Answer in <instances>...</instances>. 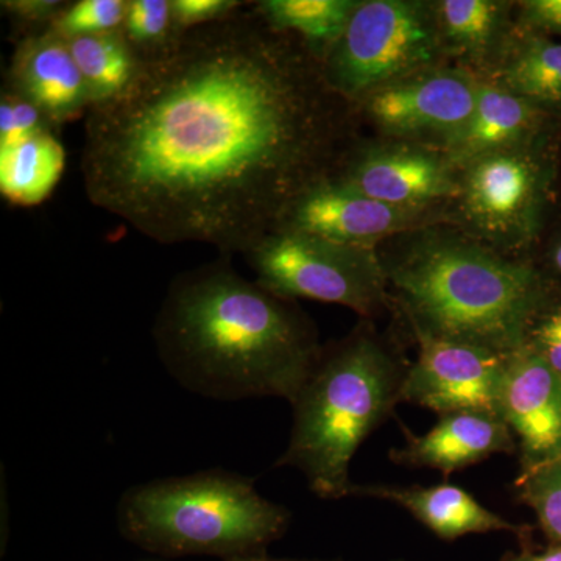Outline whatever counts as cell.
<instances>
[{
	"label": "cell",
	"mask_w": 561,
	"mask_h": 561,
	"mask_svg": "<svg viewBox=\"0 0 561 561\" xmlns=\"http://www.w3.org/2000/svg\"><path fill=\"white\" fill-rule=\"evenodd\" d=\"M553 262H556L557 268L561 272V243L557 247L556 253H553Z\"/></svg>",
	"instance_id": "obj_33"
},
{
	"label": "cell",
	"mask_w": 561,
	"mask_h": 561,
	"mask_svg": "<svg viewBox=\"0 0 561 561\" xmlns=\"http://www.w3.org/2000/svg\"><path fill=\"white\" fill-rule=\"evenodd\" d=\"M538 119L535 103L494 87H479L476 106L461 130L448 138L449 158L467 162L513 149Z\"/></svg>",
	"instance_id": "obj_17"
},
{
	"label": "cell",
	"mask_w": 561,
	"mask_h": 561,
	"mask_svg": "<svg viewBox=\"0 0 561 561\" xmlns=\"http://www.w3.org/2000/svg\"><path fill=\"white\" fill-rule=\"evenodd\" d=\"M501 419L519 440L522 472L561 456V375L527 346L508 356Z\"/></svg>",
	"instance_id": "obj_11"
},
{
	"label": "cell",
	"mask_w": 561,
	"mask_h": 561,
	"mask_svg": "<svg viewBox=\"0 0 561 561\" xmlns=\"http://www.w3.org/2000/svg\"><path fill=\"white\" fill-rule=\"evenodd\" d=\"M359 3L354 0H264L254 5L276 31L295 33L311 49L328 55L341 41Z\"/></svg>",
	"instance_id": "obj_20"
},
{
	"label": "cell",
	"mask_w": 561,
	"mask_h": 561,
	"mask_svg": "<svg viewBox=\"0 0 561 561\" xmlns=\"http://www.w3.org/2000/svg\"><path fill=\"white\" fill-rule=\"evenodd\" d=\"M500 11V5L489 0H446L440 5L443 31L456 46L481 51L496 32Z\"/></svg>",
	"instance_id": "obj_23"
},
{
	"label": "cell",
	"mask_w": 561,
	"mask_h": 561,
	"mask_svg": "<svg viewBox=\"0 0 561 561\" xmlns=\"http://www.w3.org/2000/svg\"><path fill=\"white\" fill-rule=\"evenodd\" d=\"M124 33L140 61L160 55L176 36L172 5L168 0H128Z\"/></svg>",
	"instance_id": "obj_22"
},
{
	"label": "cell",
	"mask_w": 561,
	"mask_h": 561,
	"mask_svg": "<svg viewBox=\"0 0 561 561\" xmlns=\"http://www.w3.org/2000/svg\"><path fill=\"white\" fill-rule=\"evenodd\" d=\"M65 7L66 2H60V0H3L2 2V9L14 21L31 28V35L46 32L51 21Z\"/></svg>",
	"instance_id": "obj_29"
},
{
	"label": "cell",
	"mask_w": 561,
	"mask_h": 561,
	"mask_svg": "<svg viewBox=\"0 0 561 561\" xmlns=\"http://www.w3.org/2000/svg\"><path fill=\"white\" fill-rule=\"evenodd\" d=\"M419 219L420 209L387 205L327 176L294 202L279 230L306 232L345 245L373 247Z\"/></svg>",
	"instance_id": "obj_10"
},
{
	"label": "cell",
	"mask_w": 561,
	"mask_h": 561,
	"mask_svg": "<svg viewBox=\"0 0 561 561\" xmlns=\"http://www.w3.org/2000/svg\"><path fill=\"white\" fill-rule=\"evenodd\" d=\"M165 371L216 401H294L319 359L316 331L294 300L242 278L230 256L172 280L153 324Z\"/></svg>",
	"instance_id": "obj_2"
},
{
	"label": "cell",
	"mask_w": 561,
	"mask_h": 561,
	"mask_svg": "<svg viewBox=\"0 0 561 561\" xmlns=\"http://www.w3.org/2000/svg\"><path fill=\"white\" fill-rule=\"evenodd\" d=\"M351 496L375 497L393 502L411 513L416 522L434 531L442 540H457L471 534L507 531L523 535L524 527L507 522L504 516L489 511L460 486H391L356 485Z\"/></svg>",
	"instance_id": "obj_16"
},
{
	"label": "cell",
	"mask_w": 561,
	"mask_h": 561,
	"mask_svg": "<svg viewBox=\"0 0 561 561\" xmlns=\"http://www.w3.org/2000/svg\"><path fill=\"white\" fill-rule=\"evenodd\" d=\"M515 435L501 416L489 413H448L427 434L405 431V445L390 453L398 465L431 468L451 474L494 456L512 454Z\"/></svg>",
	"instance_id": "obj_14"
},
{
	"label": "cell",
	"mask_w": 561,
	"mask_h": 561,
	"mask_svg": "<svg viewBox=\"0 0 561 561\" xmlns=\"http://www.w3.org/2000/svg\"><path fill=\"white\" fill-rule=\"evenodd\" d=\"M68 43L87 84L91 106L119 98L138 77L142 61L121 31L77 36Z\"/></svg>",
	"instance_id": "obj_19"
},
{
	"label": "cell",
	"mask_w": 561,
	"mask_h": 561,
	"mask_svg": "<svg viewBox=\"0 0 561 561\" xmlns=\"http://www.w3.org/2000/svg\"><path fill=\"white\" fill-rule=\"evenodd\" d=\"M435 50L437 32L420 3L368 0L324 57V79L343 98L370 95L434 60Z\"/></svg>",
	"instance_id": "obj_7"
},
{
	"label": "cell",
	"mask_w": 561,
	"mask_h": 561,
	"mask_svg": "<svg viewBox=\"0 0 561 561\" xmlns=\"http://www.w3.org/2000/svg\"><path fill=\"white\" fill-rule=\"evenodd\" d=\"M127 11L125 0H79L66 3L47 31L65 39L121 31Z\"/></svg>",
	"instance_id": "obj_25"
},
{
	"label": "cell",
	"mask_w": 561,
	"mask_h": 561,
	"mask_svg": "<svg viewBox=\"0 0 561 561\" xmlns=\"http://www.w3.org/2000/svg\"><path fill=\"white\" fill-rule=\"evenodd\" d=\"M409 365L357 331L321 348L291 405V431L276 468H295L320 500L351 496V460L401 402Z\"/></svg>",
	"instance_id": "obj_4"
},
{
	"label": "cell",
	"mask_w": 561,
	"mask_h": 561,
	"mask_svg": "<svg viewBox=\"0 0 561 561\" xmlns=\"http://www.w3.org/2000/svg\"><path fill=\"white\" fill-rule=\"evenodd\" d=\"M116 519L122 537L142 551L236 561L267 556L290 512L262 496L253 479L213 468L130 486Z\"/></svg>",
	"instance_id": "obj_5"
},
{
	"label": "cell",
	"mask_w": 561,
	"mask_h": 561,
	"mask_svg": "<svg viewBox=\"0 0 561 561\" xmlns=\"http://www.w3.org/2000/svg\"><path fill=\"white\" fill-rule=\"evenodd\" d=\"M383 268L415 341L463 342L508 356L526 346L548 308L540 273L474 245L430 242Z\"/></svg>",
	"instance_id": "obj_3"
},
{
	"label": "cell",
	"mask_w": 561,
	"mask_h": 561,
	"mask_svg": "<svg viewBox=\"0 0 561 561\" xmlns=\"http://www.w3.org/2000/svg\"><path fill=\"white\" fill-rule=\"evenodd\" d=\"M236 561H339V560L273 559V557L261 556V557H253V559H243V560H236Z\"/></svg>",
	"instance_id": "obj_32"
},
{
	"label": "cell",
	"mask_w": 561,
	"mask_h": 561,
	"mask_svg": "<svg viewBox=\"0 0 561 561\" xmlns=\"http://www.w3.org/2000/svg\"><path fill=\"white\" fill-rule=\"evenodd\" d=\"M524 10L534 27L561 35V0H531Z\"/></svg>",
	"instance_id": "obj_30"
},
{
	"label": "cell",
	"mask_w": 561,
	"mask_h": 561,
	"mask_svg": "<svg viewBox=\"0 0 561 561\" xmlns=\"http://www.w3.org/2000/svg\"><path fill=\"white\" fill-rule=\"evenodd\" d=\"M54 124L24 95L11 91L10 88L2 91L0 98V146L20 142L44 131H54Z\"/></svg>",
	"instance_id": "obj_26"
},
{
	"label": "cell",
	"mask_w": 561,
	"mask_h": 561,
	"mask_svg": "<svg viewBox=\"0 0 561 561\" xmlns=\"http://www.w3.org/2000/svg\"><path fill=\"white\" fill-rule=\"evenodd\" d=\"M171 5L175 31L184 32L225 20L243 3L236 0H171Z\"/></svg>",
	"instance_id": "obj_27"
},
{
	"label": "cell",
	"mask_w": 561,
	"mask_h": 561,
	"mask_svg": "<svg viewBox=\"0 0 561 561\" xmlns=\"http://www.w3.org/2000/svg\"><path fill=\"white\" fill-rule=\"evenodd\" d=\"M284 32L245 3L176 33L113 101L84 116L92 205L160 243L245 256L320 173L330 138L312 76Z\"/></svg>",
	"instance_id": "obj_1"
},
{
	"label": "cell",
	"mask_w": 561,
	"mask_h": 561,
	"mask_svg": "<svg viewBox=\"0 0 561 561\" xmlns=\"http://www.w3.org/2000/svg\"><path fill=\"white\" fill-rule=\"evenodd\" d=\"M519 501L537 513L541 529L553 546H561V456L522 472L516 481Z\"/></svg>",
	"instance_id": "obj_24"
},
{
	"label": "cell",
	"mask_w": 561,
	"mask_h": 561,
	"mask_svg": "<svg viewBox=\"0 0 561 561\" xmlns=\"http://www.w3.org/2000/svg\"><path fill=\"white\" fill-rule=\"evenodd\" d=\"M526 346L561 375V305L545 309L538 316L527 335Z\"/></svg>",
	"instance_id": "obj_28"
},
{
	"label": "cell",
	"mask_w": 561,
	"mask_h": 561,
	"mask_svg": "<svg viewBox=\"0 0 561 561\" xmlns=\"http://www.w3.org/2000/svg\"><path fill=\"white\" fill-rule=\"evenodd\" d=\"M66 153L54 131L0 146V194L18 206H36L57 187Z\"/></svg>",
	"instance_id": "obj_18"
},
{
	"label": "cell",
	"mask_w": 561,
	"mask_h": 561,
	"mask_svg": "<svg viewBox=\"0 0 561 561\" xmlns=\"http://www.w3.org/2000/svg\"><path fill=\"white\" fill-rule=\"evenodd\" d=\"M465 217L494 239H519L538 219L545 171L526 151L507 149L472 161L460 186Z\"/></svg>",
	"instance_id": "obj_9"
},
{
	"label": "cell",
	"mask_w": 561,
	"mask_h": 561,
	"mask_svg": "<svg viewBox=\"0 0 561 561\" xmlns=\"http://www.w3.org/2000/svg\"><path fill=\"white\" fill-rule=\"evenodd\" d=\"M502 561H561V546H551L541 552L508 553Z\"/></svg>",
	"instance_id": "obj_31"
},
{
	"label": "cell",
	"mask_w": 561,
	"mask_h": 561,
	"mask_svg": "<svg viewBox=\"0 0 561 561\" xmlns=\"http://www.w3.org/2000/svg\"><path fill=\"white\" fill-rule=\"evenodd\" d=\"M393 561H401V560H393Z\"/></svg>",
	"instance_id": "obj_34"
},
{
	"label": "cell",
	"mask_w": 561,
	"mask_h": 561,
	"mask_svg": "<svg viewBox=\"0 0 561 561\" xmlns=\"http://www.w3.org/2000/svg\"><path fill=\"white\" fill-rule=\"evenodd\" d=\"M256 283L279 297L334 302L373 317L387 302V275L373 247L294 230L267 236L245 254Z\"/></svg>",
	"instance_id": "obj_6"
},
{
	"label": "cell",
	"mask_w": 561,
	"mask_h": 561,
	"mask_svg": "<svg viewBox=\"0 0 561 561\" xmlns=\"http://www.w3.org/2000/svg\"><path fill=\"white\" fill-rule=\"evenodd\" d=\"M478 90L461 73H427L371 92L367 108L376 124L393 135L445 131L451 138L470 119Z\"/></svg>",
	"instance_id": "obj_12"
},
{
	"label": "cell",
	"mask_w": 561,
	"mask_h": 561,
	"mask_svg": "<svg viewBox=\"0 0 561 561\" xmlns=\"http://www.w3.org/2000/svg\"><path fill=\"white\" fill-rule=\"evenodd\" d=\"M337 179L367 197L404 209H420L460 192L445 162L412 149L368 151Z\"/></svg>",
	"instance_id": "obj_15"
},
{
	"label": "cell",
	"mask_w": 561,
	"mask_h": 561,
	"mask_svg": "<svg viewBox=\"0 0 561 561\" xmlns=\"http://www.w3.org/2000/svg\"><path fill=\"white\" fill-rule=\"evenodd\" d=\"M409 365L401 402L438 415L474 412L501 416V390L508 356L470 343L420 339Z\"/></svg>",
	"instance_id": "obj_8"
},
{
	"label": "cell",
	"mask_w": 561,
	"mask_h": 561,
	"mask_svg": "<svg viewBox=\"0 0 561 561\" xmlns=\"http://www.w3.org/2000/svg\"><path fill=\"white\" fill-rule=\"evenodd\" d=\"M7 88L35 103L55 125L87 116L91 108L68 39L49 31L24 36L18 43Z\"/></svg>",
	"instance_id": "obj_13"
},
{
	"label": "cell",
	"mask_w": 561,
	"mask_h": 561,
	"mask_svg": "<svg viewBox=\"0 0 561 561\" xmlns=\"http://www.w3.org/2000/svg\"><path fill=\"white\" fill-rule=\"evenodd\" d=\"M502 90L531 103L561 102V44L534 41L502 72Z\"/></svg>",
	"instance_id": "obj_21"
}]
</instances>
